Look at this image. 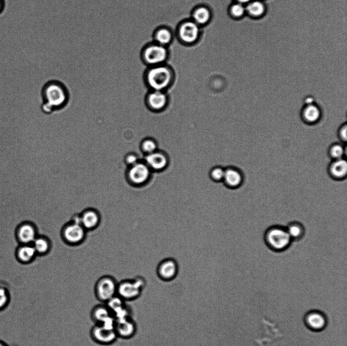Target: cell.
Segmentation results:
<instances>
[{
  "mask_svg": "<svg viewBox=\"0 0 347 346\" xmlns=\"http://www.w3.org/2000/svg\"><path fill=\"white\" fill-rule=\"evenodd\" d=\"M211 17V13L208 8L199 7L193 11L191 20L200 27H202L209 22Z\"/></svg>",
  "mask_w": 347,
  "mask_h": 346,
  "instance_id": "d6986e66",
  "label": "cell"
},
{
  "mask_svg": "<svg viewBox=\"0 0 347 346\" xmlns=\"http://www.w3.org/2000/svg\"><path fill=\"white\" fill-rule=\"evenodd\" d=\"M329 174L335 181L344 180L347 175L346 161L342 158L336 159L329 168Z\"/></svg>",
  "mask_w": 347,
  "mask_h": 346,
  "instance_id": "2e32d148",
  "label": "cell"
},
{
  "mask_svg": "<svg viewBox=\"0 0 347 346\" xmlns=\"http://www.w3.org/2000/svg\"><path fill=\"white\" fill-rule=\"evenodd\" d=\"M128 346H133L132 344L129 345Z\"/></svg>",
  "mask_w": 347,
  "mask_h": 346,
  "instance_id": "f35d334b",
  "label": "cell"
},
{
  "mask_svg": "<svg viewBox=\"0 0 347 346\" xmlns=\"http://www.w3.org/2000/svg\"><path fill=\"white\" fill-rule=\"evenodd\" d=\"M303 117L307 122H315L320 117L321 112L319 109L315 105H307L303 112Z\"/></svg>",
  "mask_w": 347,
  "mask_h": 346,
  "instance_id": "603a6c76",
  "label": "cell"
},
{
  "mask_svg": "<svg viewBox=\"0 0 347 346\" xmlns=\"http://www.w3.org/2000/svg\"><path fill=\"white\" fill-rule=\"evenodd\" d=\"M65 238L71 243H77L84 236V231L79 224H74L69 226L65 230Z\"/></svg>",
  "mask_w": 347,
  "mask_h": 346,
  "instance_id": "44dd1931",
  "label": "cell"
},
{
  "mask_svg": "<svg viewBox=\"0 0 347 346\" xmlns=\"http://www.w3.org/2000/svg\"><path fill=\"white\" fill-rule=\"evenodd\" d=\"M0 346H7L5 343L0 341Z\"/></svg>",
  "mask_w": 347,
  "mask_h": 346,
  "instance_id": "74e56055",
  "label": "cell"
},
{
  "mask_svg": "<svg viewBox=\"0 0 347 346\" xmlns=\"http://www.w3.org/2000/svg\"><path fill=\"white\" fill-rule=\"evenodd\" d=\"M168 56L167 47L153 43L147 47L142 53L145 63L148 65H159L166 61Z\"/></svg>",
  "mask_w": 347,
  "mask_h": 346,
  "instance_id": "52a82bcc",
  "label": "cell"
},
{
  "mask_svg": "<svg viewBox=\"0 0 347 346\" xmlns=\"http://www.w3.org/2000/svg\"><path fill=\"white\" fill-rule=\"evenodd\" d=\"M90 335L93 341L101 345H111L118 338L114 326L103 324H94Z\"/></svg>",
  "mask_w": 347,
  "mask_h": 346,
  "instance_id": "5b68a950",
  "label": "cell"
},
{
  "mask_svg": "<svg viewBox=\"0 0 347 346\" xmlns=\"http://www.w3.org/2000/svg\"><path fill=\"white\" fill-rule=\"evenodd\" d=\"M145 284L141 277L124 279L118 283L117 295L127 302L132 301L140 296Z\"/></svg>",
  "mask_w": 347,
  "mask_h": 346,
  "instance_id": "3957f363",
  "label": "cell"
},
{
  "mask_svg": "<svg viewBox=\"0 0 347 346\" xmlns=\"http://www.w3.org/2000/svg\"><path fill=\"white\" fill-rule=\"evenodd\" d=\"M41 96V110L46 114H51L64 108L68 103L70 95L65 84L59 80H52L43 86Z\"/></svg>",
  "mask_w": 347,
  "mask_h": 346,
  "instance_id": "6da1fadb",
  "label": "cell"
},
{
  "mask_svg": "<svg viewBox=\"0 0 347 346\" xmlns=\"http://www.w3.org/2000/svg\"><path fill=\"white\" fill-rule=\"evenodd\" d=\"M148 164L153 169L160 170L167 165V160L164 155L159 153H152L146 157Z\"/></svg>",
  "mask_w": 347,
  "mask_h": 346,
  "instance_id": "7402d4cb",
  "label": "cell"
},
{
  "mask_svg": "<svg viewBox=\"0 0 347 346\" xmlns=\"http://www.w3.org/2000/svg\"><path fill=\"white\" fill-rule=\"evenodd\" d=\"M147 77L148 83L151 87L159 91L168 85L171 79V73L168 67L160 66L150 69Z\"/></svg>",
  "mask_w": 347,
  "mask_h": 346,
  "instance_id": "8992f818",
  "label": "cell"
},
{
  "mask_svg": "<svg viewBox=\"0 0 347 346\" xmlns=\"http://www.w3.org/2000/svg\"><path fill=\"white\" fill-rule=\"evenodd\" d=\"M313 99L310 98H308L306 101V103L307 104V105L313 104Z\"/></svg>",
  "mask_w": 347,
  "mask_h": 346,
  "instance_id": "e575fe53",
  "label": "cell"
},
{
  "mask_svg": "<svg viewBox=\"0 0 347 346\" xmlns=\"http://www.w3.org/2000/svg\"><path fill=\"white\" fill-rule=\"evenodd\" d=\"M99 221L98 215L93 211L86 212L82 216L81 222L83 226L87 229L95 227Z\"/></svg>",
  "mask_w": 347,
  "mask_h": 346,
  "instance_id": "d4e9b609",
  "label": "cell"
},
{
  "mask_svg": "<svg viewBox=\"0 0 347 346\" xmlns=\"http://www.w3.org/2000/svg\"><path fill=\"white\" fill-rule=\"evenodd\" d=\"M36 253L33 245L20 244L16 249L15 254L18 261L22 264H27L32 260Z\"/></svg>",
  "mask_w": 347,
  "mask_h": 346,
  "instance_id": "e0dca14e",
  "label": "cell"
},
{
  "mask_svg": "<svg viewBox=\"0 0 347 346\" xmlns=\"http://www.w3.org/2000/svg\"><path fill=\"white\" fill-rule=\"evenodd\" d=\"M246 10L251 16L258 17L264 14L265 7L263 3L259 2H254L250 4L247 6Z\"/></svg>",
  "mask_w": 347,
  "mask_h": 346,
  "instance_id": "484cf974",
  "label": "cell"
},
{
  "mask_svg": "<svg viewBox=\"0 0 347 346\" xmlns=\"http://www.w3.org/2000/svg\"><path fill=\"white\" fill-rule=\"evenodd\" d=\"M114 328L118 338L125 340L134 337L137 330L136 323L132 316L115 319Z\"/></svg>",
  "mask_w": 347,
  "mask_h": 346,
  "instance_id": "9c48e42d",
  "label": "cell"
},
{
  "mask_svg": "<svg viewBox=\"0 0 347 346\" xmlns=\"http://www.w3.org/2000/svg\"><path fill=\"white\" fill-rule=\"evenodd\" d=\"M330 154L336 159L342 158L344 154L343 148L340 145H335L331 147Z\"/></svg>",
  "mask_w": 347,
  "mask_h": 346,
  "instance_id": "4dcf8cb0",
  "label": "cell"
},
{
  "mask_svg": "<svg viewBox=\"0 0 347 346\" xmlns=\"http://www.w3.org/2000/svg\"><path fill=\"white\" fill-rule=\"evenodd\" d=\"M225 170L222 168L216 167L210 172V177L211 180L215 183H220L223 181Z\"/></svg>",
  "mask_w": 347,
  "mask_h": 346,
  "instance_id": "f1b7e54d",
  "label": "cell"
},
{
  "mask_svg": "<svg viewBox=\"0 0 347 346\" xmlns=\"http://www.w3.org/2000/svg\"><path fill=\"white\" fill-rule=\"evenodd\" d=\"M154 38L155 43L167 47L172 41L173 35L168 29L162 27L156 31Z\"/></svg>",
  "mask_w": 347,
  "mask_h": 346,
  "instance_id": "ffe728a7",
  "label": "cell"
},
{
  "mask_svg": "<svg viewBox=\"0 0 347 346\" xmlns=\"http://www.w3.org/2000/svg\"><path fill=\"white\" fill-rule=\"evenodd\" d=\"M200 31V27L190 20L183 23L179 26L178 36L183 43L187 45H191L199 39Z\"/></svg>",
  "mask_w": 347,
  "mask_h": 346,
  "instance_id": "ba28073f",
  "label": "cell"
},
{
  "mask_svg": "<svg viewBox=\"0 0 347 346\" xmlns=\"http://www.w3.org/2000/svg\"><path fill=\"white\" fill-rule=\"evenodd\" d=\"M90 317L94 324L114 325V317L105 303L100 302L94 306L91 311Z\"/></svg>",
  "mask_w": 347,
  "mask_h": 346,
  "instance_id": "30bf717a",
  "label": "cell"
},
{
  "mask_svg": "<svg viewBox=\"0 0 347 346\" xmlns=\"http://www.w3.org/2000/svg\"><path fill=\"white\" fill-rule=\"evenodd\" d=\"M118 283L112 277L105 276L100 278L94 287V294L102 303H106L117 295Z\"/></svg>",
  "mask_w": 347,
  "mask_h": 346,
  "instance_id": "277c9868",
  "label": "cell"
},
{
  "mask_svg": "<svg viewBox=\"0 0 347 346\" xmlns=\"http://www.w3.org/2000/svg\"><path fill=\"white\" fill-rule=\"evenodd\" d=\"M264 239L269 249L278 253L287 250L293 242L286 227L281 225L268 228L265 232Z\"/></svg>",
  "mask_w": 347,
  "mask_h": 346,
  "instance_id": "7a4b0ae2",
  "label": "cell"
},
{
  "mask_svg": "<svg viewBox=\"0 0 347 346\" xmlns=\"http://www.w3.org/2000/svg\"><path fill=\"white\" fill-rule=\"evenodd\" d=\"M128 177L133 184L137 186H142L147 183L149 180L150 171L146 165L138 162L130 166L128 170Z\"/></svg>",
  "mask_w": 347,
  "mask_h": 346,
  "instance_id": "8fae6325",
  "label": "cell"
},
{
  "mask_svg": "<svg viewBox=\"0 0 347 346\" xmlns=\"http://www.w3.org/2000/svg\"><path fill=\"white\" fill-rule=\"evenodd\" d=\"M340 135L341 138L344 140L346 139V126L343 127L340 130Z\"/></svg>",
  "mask_w": 347,
  "mask_h": 346,
  "instance_id": "836d02e7",
  "label": "cell"
},
{
  "mask_svg": "<svg viewBox=\"0 0 347 346\" xmlns=\"http://www.w3.org/2000/svg\"><path fill=\"white\" fill-rule=\"evenodd\" d=\"M149 102L153 108L160 109L165 105L166 98L163 93L156 91L150 95Z\"/></svg>",
  "mask_w": 347,
  "mask_h": 346,
  "instance_id": "cb8c5ba5",
  "label": "cell"
},
{
  "mask_svg": "<svg viewBox=\"0 0 347 346\" xmlns=\"http://www.w3.org/2000/svg\"><path fill=\"white\" fill-rule=\"evenodd\" d=\"M33 243V246L37 252L41 253H45L49 249V244L45 239L41 238L35 239Z\"/></svg>",
  "mask_w": 347,
  "mask_h": 346,
  "instance_id": "83f0119b",
  "label": "cell"
},
{
  "mask_svg": "<svg viewBox=\"0 0 347 346\" xmlns=\"http://www.w3.org/2000/svg\"><path fill=\"white\" fill-rule=\"evenodd\" d=\"M236 1L238 2L239 4L243 5L249 3L250 1V0H236Z\"/></svg>",
  "mask_w": 347,
  "mask_h": 346,
  "instance_id": "d590c367",
  "label": "cell"
},
{
  "mask_svg": "<svg viewBox=\"0 0 347 346\" xmlns=\"http://www.w3.org/2000/svg\"><path fill=\"white\" fill-rule=\"evenodd\" d=\"M4 8V2L3 0H0V13L2 12Z\"/></svg>",
  "mask_w": 347,
  "mask_h": 346,
  "instance_id": "8d00e7d4",
  "label": "cell"
},
{
  "mask_svg": "<svg viewBox=\"0 0 347 346\" xmlns=\"http://www.w3.org/2000/svg\"><path fill=\"white\" fill-rule=\"evenodd\" d=\"M143 149L146 152L153 153L156 148L155 143L151 140H146L142 144Z\"/></svg>",
  "mask_w": 347,
  "mask_h": 346,
  "instance_id": "1f68e13d",
  "label": "cell"
},
{
  "mask_svg": "<svg viewBox=\"0 0 347 346\" xmlns=\"http://www.w3.org/2000/svg\"><path fill=\"white\" fill-rule=\"evenodd\" d=\"M9 298V294L7 290L5 288L0 287V310L4 309L8 305Z\"/></svg>",
  "mask_w": 347,
  "mask_h": 346,
  "instance_id": "f546056e",
  "label": "cell"
},
{
  "mask_svg": "<svg viewBox=\"0 0 347 346\" xmlns=\"http://www.w3.org/2000/svg\"><path fill=\"white\" fill-rule=\"evenodd\" d=\"M124 162L126 164L132 166L138 162V157L134 153H128L124 157Z\"/></svg>",
  "mask_w": 347,
  "mask_h": 346,
  "instance_id": "d6a6232c",
  "label": "cell"
},
{
  "mask_svg": "<svg viewBox=\"0 0 347 346\" xmlns=\"http://www.w3.org/2000/svg\"><path fill=\"white\" fill-rule=\"evenodd\" d=\"M224 185L229 190H237L243 186L244 178L242 172L236 169L228 168L225 170L223 181Z\"/></svg>",
  "mask_w": 347,
  "mask_h": 346,
  "instance_id": "9a60e30c",
  "label": "cell"
},
{
  "mask_svg": "<svg viewBox=\"0 0 347 346\" xmlns=\"http://www.w3.org/2000/svg\"><path fill=\"white\" fill-rule=\"evenodd\" d=\"M246 9L242 4H233L229 9V14L234 19H237L243 17L245 13Z\"/></svg>",
  "mask_w": 347,
  "mask_h": 346,
  "instance_id": "4316f807",
  "label": "cell"
},
{
  "mask_svg": "<svg viewBox=\"0 0 347 346\" xmlns=\"http://www.w3.org/2000/svg\"><path fill=\"white\" fill-rule=\"evenodd\" d=\"M159 276L165 281L174 279L178 272V266L177 262L172 259H167L162 261L158 266Z\"/></svg>",
  "mask_w": 347,
  "mask_h": 346,
  "instance_id": "5bb4252c",
  "label": "cell"
},
{
  "mask_svg": "<svg viewBox=\"0 0 347 346\" xmlns=\"http://www.w3.org/2000/svg\"><path fill=\"white\" fill-rule=\"evenodd\" d=\"M15 237L20 244H31L36 239V231L32 225L23 223L16 228Z\"/></svg>",
  "mask_w": 347,
  "mask_h": 346,
  "instance_id": "4fadbf2b",
  "label": "cell"
},
{
  "mask_svg": "<svg viewBox=\"0 0 347 346\" xmlns=\"http://www.w3.org/2000/svg\"><path fill=\"white\" fill-rule=\"evenodd\" d=\"M286 228L293 242L300 241L305 236V227L299 222H291L286 226Z\"/></svg>",
  "mask_w": 347,
  "mask_h": 346,
  "instance_id": "ac0fdd59",
  "label": "cell"
},
{
  "mask_svg": "<svg viewBox=\"0 0 347 346\" xmlns=\"http://www.w3.org/2000/svg\"><path fill=\"white\" fill-rule=\"evenodd\" d=\"M304 322L310 330L319 332L324 330L327 324L325 315L318 310H313L307 313L304 318Z\"/></svg>",
  "mask_w": 347,
  "mask_h": 346,
  "instance_id": "7c38bea8",
  "label": "cell"
}]
</instances>
